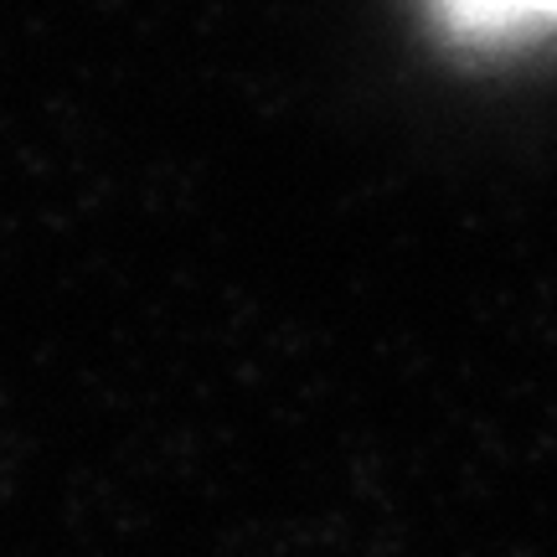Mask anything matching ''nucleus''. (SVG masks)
I'll return each instance as SVG.
<instances>
[{
	"label": "nucleus",
	"mask_w": 557,
	"mask_h": 557,
	"mask_svg": "<svg viewBox=\"0 0 557 557\" xmlns=\"http://www.w3.org/2000/svg\"><path fill=\"white\" fill-rule=\"evenodd\" d=\"M465 26H506L521 16H557V0H444Z\"/></svg>",
	"instance_id": "obj_1"
}]
</instances>
